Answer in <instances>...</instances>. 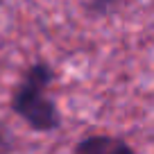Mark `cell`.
I'll return each mask as SVG.
<instances>
[{
    "label": "cell",
    "instance_id": "cell-4",
    "mask_svg": "<svg viewBox=\"0 0 154 154\" xmlns=\"http://www.w3.org/2000/svg\"><path fill=\"white\" fill-rule=\"evenodd\" d=\"M7 147H9V134L2 125H0V154H5Z\"/></svg>",
    "mask_w": 154,
    "mask_h": 154
},
{
    "label": "cell",
    "instance_id": "cell-1",
    "mask_svg": "<svg viewBox=\"0 0 154 154\" xmlns=\"http://www.w3.org/2000/svg\"><path fill=\"white\" fill-rule=\"evenodd\" d=\"M52 79V70L48 63L38 61L25 72L23 82L14 93V109L36 129H52L59 122L52 102L45 97V86Z\"/></svg>",
    "mask_w": 154,
    "mask_h": 154
},
{
    "label": "cell",
    "instance_id": "cell-2",
    "mask_svg": "<svg viewBox=\"0 0 154 154\" xmlns=\"http://www.w3.org/2000/svg\"><path fill=\"white\" fill-rule=\"evenodd\" d=\"M77 154H134V149L120 138L113 136H91L82 140Z\"/></svg>",
    "mask_w": 154,
    "mask_h": 154
},
{
    "label": "cell",
    "instance_id": "cell-3",
    "mask_svg": "<svg viewBox=\"0 0 154 154\" xmlns=\"http://www.w3.org/2000/svg\"><path fill=\"white\" fill-rule=\"evenodd\" d=\"M118 2H125V0H88V7L93 11H106L111 7H116Z\"/></svg>",
    "mask_w": 154,
    "mask_h": 154
}]
</instances>
